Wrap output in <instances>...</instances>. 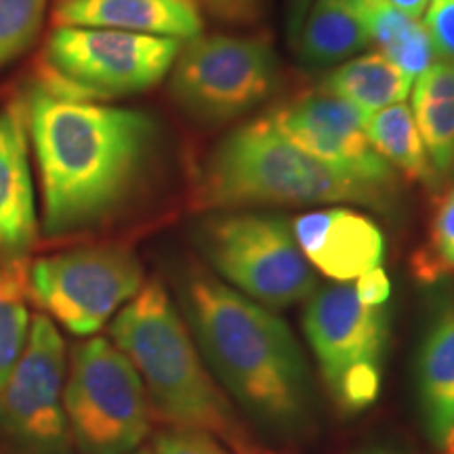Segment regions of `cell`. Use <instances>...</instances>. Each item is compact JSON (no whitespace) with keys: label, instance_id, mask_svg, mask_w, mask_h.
Returning <instances> with one entry per match:
<instances>
[{"label":"cell","instance_id":"22","mask_svg":"<svg viewBox=\"0 0 454 454\" xmlns=\"http://www.w3.org/2000/svg\"><path fill=\"white\" fill-rule=\"evenodd\" d=\"M411 265L423 284H435L454 274V187H446L434 200L427 240L412 254Z\"/></svg>","mask_w":454,"mask_h":454},{"label":"cell","instance_id":"31","mask_svg":"<svg viewBox=\"0 0 454 454\" xmlns=\"http://www.w3.org/2000/svg\"><path fill=\"white\" fill-rule=\"evenodd\" d=\"M391 7H395L397 11H402V13L414 17V20H419L425 13V9H427L429 0H387Z\"/></svg>","mask_w":454,"mask_h":454},{"label":"cell","instance_id":"33","mask_svg":"<svg viewBox=\"0 0 454 454\" xmlns=\"http://www.w3.org/2000/svg\"><path fill=\"white\" fill-rule=\"evenodd\" d=\"M339 3L349 4V7H354V9H357L362 13V11H364L371 3H374V0H339Z\"/></svg>","mask_w":454,"mask_h":454},{"label":"cell","instance_id":"4","mask_svg":"<svg viewBox=\"0 0 454 454\" xmlns=\"http://www.w3.org/2000/svg\"><path fill=\"white\" fill-rule=\"evenodd\" d=\"M317 202H351L385 211L394 202V192L351 179L299 150L270 116L236 129L215 147L194 194L200 211Z\"/></svg>","mask_w":454,"mask_h":454},{"label":"cell","instance_id":"1","mask_svg":"<svg viewBox=\"0 0 454 454\" xmlns=\"http://www.w3.org/2000/svg\"><path fill=\"white\" fill-rule=\"evenodd\" d=\"M43 192L49 238L98 227L127 204L156 147L150 116L57 98L36 82L20 98Z\"/></svg>","mask_w":454,"mask_h":454},{"label":"cell","instance_id":"21","mask_svg":"<svg viewBox=\"0 0 454 454\" xmlns=\"http://www.w3.org/2000/svg\"><path fill=\"white\" fill-rule=\"evenodd\" d=\"M27 265L0 254V389L24 356L32 316L27 311Z\"/></svg>","mask_w":454,"mask_h":454},{"label":"cell","instance_id":"32","mask_svg":"<svg viewBox=\"0 0 454 454\" xmlns=\"http://www.w3.org/2000/svg\"><path fill=\"white\" fill-rule=\"evenodd\" d=\"M440 446L444 448V454H454V425H452V429L448 431L444 442H442Z\"/></svg>","mask_w":454,"mask_h":454},{"label":"cell","instance_id":"16","mask_svg":"<svg viewBox=\"0 0 454 454\" xmlns=\"http://www.w3.org/2000/svg\"><path fill=\"white\" fill-rule=\"evenodd\" d=\"M417 391L429 438L442 444L454 425V305L431 322L417 360Z\"/></svg>","mask_w":454,"mask_h":454},{"label":"cell","instance_id":"2","mask_svg":"<svg viewBox=\"0 0 454 454\" xmlns=\"http://www.w3.org/2000/svg\"><path fill=\"white\" fill-rule=\"evenodd\" d=\"M181 299L204 357L244 411L280 434L303 429L309 372L280 317L204 271L185 278Z\"/></svg>","mask_w":454,"mask_h":454},{"label":"cell","instance_id":"23","mask_svg":"<svg viewBox=\"0 0 454 454\" xmlns=\"http://www.w3.org/2000/svg\"><path fill=\"white\" fill-rule=\"evenodd\" d=\"M49 0H0V70L32 47L43 30Z\"/></svg>","mask_w":454,"mask_h":454},{"label":"cell","instance_id":"30","mask_svg":"<svg viewBox=\"0 0 454 454\" xmlns=\"http://www.w3.org/2000/svg\"><path fill=\"white\" fill-rule=\"evenodd\" d=\"M311 3L314 0H286V32L291 47H294V43H297L301 26H303V20L308 15Z\"/></svg>","mask_w":454,"mask_h":454},{"label":"cell","instance_id":"34","mask_svg":"<svg viewBox=\"0 0 454 454\" xmlns=\"http://www.w3.org/2000/svg\"><path fill=\"white\" fill-rule=\"evenodd\" d=\"M362 454H394V452H387V450H371V452H362Z\"/></svg>","mask_w":454,"mask_h":454},{"label":"cell","instance_id":"8","mask_svg":"<svg viewBox=\"0 0 454 454\" xmlns=\"http://www.w3.org/2000/svg\"><path fill=\"white\" fill-rule=\"evenodd\" d=\"M303 328L339 411L356 414L372 406L387 343L385 309L362 303L354 286L339 282L309 299Z\"/></svg>","mask_w":454,"mask_h":454},{"label":"cell","instance_id":"12","mask_svg":"<svg viewBox=\"0 0 454 454\" xmlns=\"http://www.w3.org/2000/svg\"><path fill=\"white\" fill-rule=\"evenodd\" d=\"M270 118L299 150L351 179L395 192L394 167L374 152L366 137L368 118L349 101L316 90L278 107Z\"/></svg>","mask_w":454,"mask_h":454},{"label":"cell","instance_id":"5","mask_svg":"<svg viewBox=\"0 0 454 454\" xmlns=\"http://www.w3.org/2000/svg\"><path fill=\"white\" fill-rule=\"evenodd\" d=\"M179 51V38L55 26L34 82L57 98L107 101L156 87Z\"/></svg>","mask_w":454,"mask_h":454},{"label":"cell","instance_id":"35","mask_svg":"<svg viewBox=\"0 0 454 454\" xmlns=\"http://www.w3.org/2000/svg\"><path fill=\"white\" fill-rule=\"evenodd\" d=\"M130 454H154L152 450H139V452H130Z\"/></svg>","mask_w":454,"mask_h":454},{"label":"cell","instance_id":"17","mask_svg":"<svg viewBox=\"0 0 454 454\" xmlns=\"http://www.w3.org/2000/svg\"><path fill=\"white\" fill-rule=\"evenodd\" d=\"M371 44L364 17L339 0H314L294 43L301 64L328 67Z\"/></svg>","mask_w":454,"mask_h":454},{"label":"cell","instance_id":"25","mask_svg":"<svg viewBox=\"0 0 454 454\" xmlns=\"http://www.w3.org/2000/svg\"><path fill=\"white\" fill-rule=\"evenodd\" d=\"M154 454H231L219 440L204 431L194 429H168L156 435Z\"/></svg>","mask_w":454,"mask_h":454},{"label":"cell","instance_id":"15","mask_svg":"<svg viewBox=\"0 0 454 454\" xmlns=\"http://www.w3.org/2000/svg\"><path fill=\"white\" fill-rule=\"evenodd\" d=\"M53 24L107 27L179 41L202 32L200 13L192 0H59Z\"/></svg>","mask_w":454,"mask_h":454},{"label":"cell","instance_id":"9","mask_svg":"<svg viewBox=\"0 0 454 454\" xmlns=\"http://www.w3.org/2000/svg\"><path fill=\"white\" fill-rule=\"evenodd\" d=\"M141 286V261L118 244L74 248L27 265L30 299L76 337L98 334Z\"/></svg>","mask_w":454,"mask_h":454},{"label":"cell","instance_id":"29","mask_svg":"<svg viewBox=\"0 0 454 454\" xmlns=\"http://www.w3.org/2000/svg\"><path fill=\"white\" fill-rule=\"evenodd\" d=\"M356 294L362 303L371 305V308H383L389 301L391 282L389 276L385 274L383 268H374L366 274H362L356 282Z\"/></svg>","mask_w":454,"mask_h":454},{"label":"cell","instance_id":"13","mask_svg":"<svg viewBox=\"0 0 454 454\" xmlns=\"http://www.w3.org/2000/svg\"><path fill=\"white\" fill-rule=\"evenodd\" d=\"M303 257L337 282L357 280L381 268L385 240L379 225L351 208H325L305 213L291 223Z\"/></svg>","mask_w":454,"mask_h":454},{"label":"cell","instance_id":"18","mask_svg":"<svg viewBox=\"0 0 454 454\" xmlns=\"http://www.w3.org/2000/svg\"><path fill=\"white\" fill-rule=\"evenodd\" d=\"M412 82V78L391 64L387 57L371 53L333 70L317 90L349 101L366 118H371L385 107L402 104V99L411 93Z\"/></svg>","mask_w":454,"mask_h":454},{"label":"cell","instance_id":"19","mask_svg":"<svg viewBox=\"0 0 454 454\" xmlns=\"http://www.w3.org/2000/svg\"><path fill=\"white\" fill-rule=\"evenodd\" d=\"M371 43L381 49V55L408 78L417 81L435 64L434 44L421 21L391 7L387 0H374L362 11Z\"/></svg>","mask_w":454,"mask_h":454},{"label":"cell","instance_id":"28","mask_svg":"<svg viewBox=\"0 0 454 454\" xmlns=\"http://www.w3.org/2000/svg\"><path fill=\"white\" fill-rule=\"evenodd\" d=\"M211 15L225 24H251L261 13L263 0H200Z\"/></svg>","mask_w":454,"mask_h":454},{"label":"cell","instance_id":"6","mask_svg":"<svg viewBox=\"0 0 454 454\" xmlns=\"http://www.w3.org/2000/svg\"><path fill=\"white\" fill-rule=\"evenodd\" d=\"M64 406L82 454H130L150 434V404L137 371L112 339L74 348Z\"/></svg>","mask_w":454,"mask_h":454},{"label":"cell","instance_id":"27","mask_svg":"<svg viewBox=\"0 0 454 454\" xmlns=\"http://www.w3.org/2000/svg\"><path fill=\"white\" fill-rule=\"evenodd\" d=\"M414 101H454V61H435L417 78Z\"/></svg>","mask_w":454,"mask_h":454},{"label":"cell","instance_id":"11","mask_svg":"<svg viewBox=\"0 0 454 454\" xmlns=\"http://www.w3.org/2000/svg\"><path fill=\"white\" fill-rule=\"evenodd\" d=\"M66 372L57 325L34 314L24 356L0 389V454H72Z\"/></svg>","mask_w":454,"mask_h":454},{"label":"cell","instance_id":"26","mask_svg":"<svg viewBox=\"0 0 454 454\" xmlns=\"http://www.w3.org/2000/svg\"><path fill=\"white\" fill-rule=\"evenodd\" d=\"M425 27L434 44L435 55L454 61V0H429Z\"/></svg>","mask_w":454,"mask_h":454},{"label":"cell","instance_id":"3","mask_svg":"<svg viewBox=\"0 0 454 454\" xmlns=\"http://www.w3.org/2000/svg\"><path fill=\"white\" fill-rule=\"evenodd\" d=\"M110 337L137 371L150 412L158 419L170 427L204 431L231 454H268L207 371L160 282H144L114 316Z\"/></svg>","mask_w":454,"mask_h":454},{"label":"cell","instance_id":"14","mask_svg":"<svg viewBox=\"0 0 454 454\" xmlns=\"http://www.w3.org/2000/svg\"><path fill=\"white\" fill-rule=\"evenodd\" d=\"M38 238L30 135L20 99L0 112V254L26 259Z\"/></svg>","mask_w":454,"mask_h":454},{"label":"cell","instance_id":"20","mask_svg":"<svg viewBox=\"0 0 454 454\" xmlns=\"http://www.w3.org/2000/svg\"><path fill=\"white\" fill-rule=\"evenodd\" d=\"M366 137L379 156L406 179L438 187L440 177L431 167L414 114L406 104H394L366 121Z\"/></svg>","mask_w":454,"mask_h":454},{"label":"cell","instance_id":"10","mask_svg":"<svg viewBox=\"0 0 454 454\" xmlns=\"http://www.w3.org/2000/svg\"><path fill=\"white\" fill-rule=\"evenodd\" d=\"M170 95L196 121L219 124L251 112L278 87V59L263 38L196 36L179 51Z\"/></svg>","mask_w":454,"mask_h":454},{"label":"cell","instance_id":"24","mask_svg":"<svg viewBox=\"0 0 454 454\" xmlns=\"http://www.w3.org/2000/svg\"><path fill=\"white\" fill-rule=\"evenodd\" d=\"M412 106L431 167L440 179L446 177L454 162V101H414Z\"/></svg>","mask_w":454,"mask_h":454},{"label":"cell","instance_id":"7","mask_svg":"<svg viewBox=\"0 0 454 454\" xmlns=\"http://www.w3.org/2000/svg\"><path fill=\"white\" fill-rule=\"evenodd\" d=\"M196 240L227 282L268 308H288L316 291L309 261L278 215H211L198 225Z\"/></svg>","mask_w":454,"mask_h":454},{"label":"cell","instance_id":"36","mask_svg":"<svg viewBox=\"0 0 454 454\" xmlns=\"http://www.w3.org/2000/svg\"><path fill=\"white\" fill-rule=\"evenodd\" d=\"M452 170H454V162H452Z\"/></svg>","mask_w":454,"mask_h":454}]
</instances>
